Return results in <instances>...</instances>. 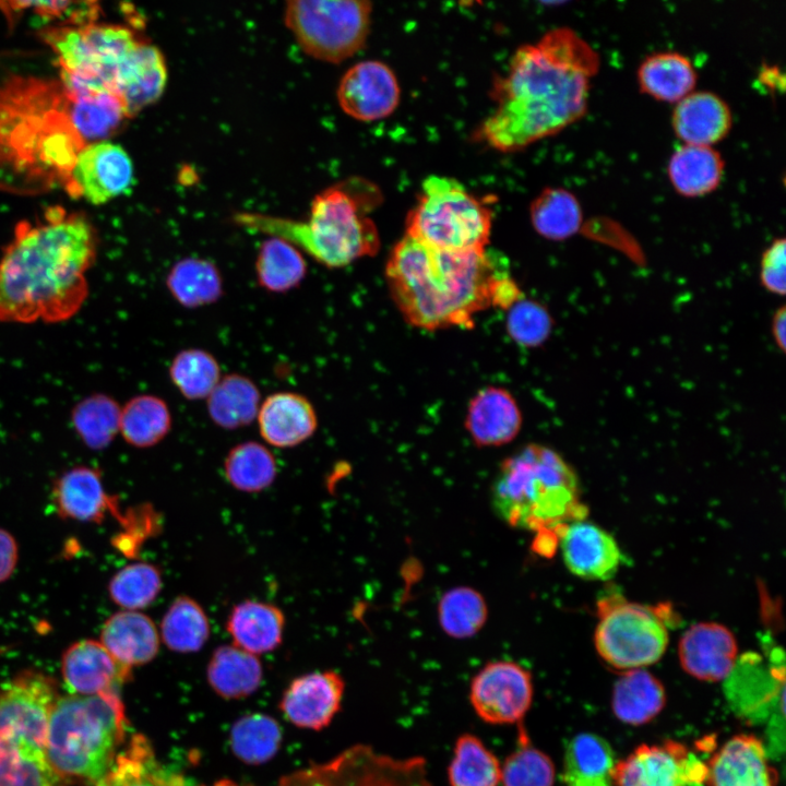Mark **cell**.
Wrapping results in <instances>:
<instances>
[{
	"label": "cell",
	"instance_id": "19",
	"mask_svg": "<svg viewBox=\"0 0 786 786\" xmlns=\"http://www.w3.org/2000/svg\"><path fill=\"white\" fill-rule=\"evenodd\" d=\"M344 689L342 676L333 670L307 674L289 684L281 708L294 725L319 730L338 712Z\"/></svg>",
	"mask_w": 786,
	"mask_h": 786
},
{
	"label": "cell",
	"instance_id": "33",
	"mask_svg": "<svg viewBox=\"0 0 786 786\" xmlns=\"http://www.w3.org/2000/svg\"><path fill=\"white\" fill-rule=\"evenodd\" d=\"M615 754L602 737L582 733L567 745L562 781L565 786H614Z\"/></svg>",
	"mask_w": 786,
	"mask_h": 786
},
{
	"label": "cell",
	"instance_id": "15",
	"mask_svg": "<svg viewBox=\"0 0 786 786\" xmlns=\"http://www.w3.org/2000/svg\"><path fill=\"white\" fill-rule=\"evenodd\" d=\"M68 177L71 193L99 205L131 190L134 168L122 146L99 141L80 150Z\"/></svg>",
	"mask_w": 786,
	"mask_h": 786
},
{
	"label": "cell",
	"instance_id": "36",
	"mask_svg": "<svg viewBox=\"0 0 786 786\" xmlns=\"http://www.w3.org/2000/svg\"><path fill=\"white\" fill-rule=\"evenodd\" d=\"M166 287L184 308H200L216 302L224 293L218 267L201 258L177 261L166 275Z\"/></svg>",
	"mask_w": 786,
	"mask_h": 786
},
{
	"label": "cell",
	"instance_id": "3",
	"mask_svg": "<svg viewBox=\"0 0 786 786\" xmlns=\"http://www.w3.org/2000/svg\"><path fill=\"white\" fill-rule=\"evenodd\" d=\"M385 277L404 319L425 330L469 329L476 313L509 309L522 295L500 253L439 250L406 234L391 251Z\"/></svg>",
	"mask_w": 786,
	"mask_h": 786
},
{
	"label": "cell",
	"instance_id": "8",
	"mask_svg": "<svg viewBox=\"0 0 786 786\" xmlns=\"http://www.w3.org/2000/svg\"><path fill=\"white\" fill-rule=\"evenodd\" d=\"M56 52L63 87L114 93L118 70L140 39L122 25L57 26L44 32Z\"/></svg>",
	"mask_w": 786,
	"mask_h": 786
},
{
	"label": "cell",
	"instance_id": "10",
	"mask_svg": "<svg viewBox=\"0 0 786 786\" xmlns=\"http://www.w3.org/2000/svg\"><path fill=\"white\" fill-rule=\"evenodd\" d=\"M372 5L369 1L294 0L285 8V23L309 56L341 62L366 43Z\"/></svg>",
	"mask_w": 786,
	"mask_h": 786
},
{
	"label": "cell",
	"instance_id": "12",
	"mask_svg": "<svg viewBox=\"0 0 786 786\" xmlns=\"http://www.w3.org/2000/svg\"><path fill=\"white\" fill-rule=\"evenodd\" d=\"M306 782V786H434L424 758H396L366 745L313 769Z\"/></svg>",
	"mask_w": 786,
	"mask_h": 786
},
{
	"label": "cell",
	"instance_id": "46",
	"mask_svg": "<svg viewBox=\"0 0 786 786\" xmlns=\"http://www.w3.org/2000/svg\"><path fill=\"white\" fill-rule=\"evenodd\" d=\"M120 413L121 408L114 398L93 394L75 405L72 424L86 446L100 450L118 433Z\"/></svg>",
	"mask_w": 786,
	"mask_h": 786
},
{
	"label": "cell",
	"instance_id": "7",
	"mask_svg": "<svg viewBox=\"0 0 786 786\" xmlns=\"http://www.w3.org/2000/svg\"><path fill=\"white\" fill-rule=\"evenodd\" d=\"M492 225L490 209L460 181L429 176L406 218V235L439 250L487 249Z\"/></svg>",
	"mask_w": 786,
	"mask_h": 786
},
{
	"label": "cell",
	"instance_id": "24",
	"mask_svg": "<svg viewBox=\"0 0 786 786\" xmlns=\"http://www.w3.org/2000/svg\"><path fill=\"white\" fill-rule=\"evenodd\" d=\"M730 107L716 93L693 91L675 104L671 127L683 144L714 146L730 132Z\"/></svg>",
	"mask_w": 786,
	"mask_h": 786
},
{
	"label": "cell",
	"instance_id": "31",
	"mask_svg": "<svg viewBox=\"0 0 786 786\" xmlns=\"http://www.w3.org/2000/svg\"><path fill=\"white\" fill-rule=\"evenodd\" d=\"M724 169V159L714 146L682 144L671 154L667 175L678 194L699 198L718 188Z\"/></svg>",
	"mask_w": 786,
	"mask_h": 786
},
{
	"label": "cell",
	"instance_id": "37",
	"mask_svg": "<svg viewBox=\"0 0 786 786\" xmlns=\"http://www.w3.org/2000/svg\"><path fill=\"white\" fill-rule=\"evenodd\" d=\"M211 687L223 698L239 699L258 689L262 679L259 658L236 645L217 647L209 663Z\"/></svg>",
	"mask_w": 786,
	"mask_h": 786
},
{
	"label": "cell",
	"instance_id": "32",
	"mask_svg": "<svg viewBox=\"0 0 786 786\" xmlns=\"http://www.w3.org/2000/svg\"><path fill=\"white\" fill-rule=\"evenodd\" d=\"M284 627L282 610L258 600L236 605L227 618V631L235 645L254 655L276 648L282 642Z\"/></svg>",
	"mask_w": 786,
	"mask_h": 786
},
{
	"label": "cell",
	"instance_id": "47",
	"mask_svg": "<svg viewBox=\"0 0 786 786\" xmlns=\"http://www.w3.org/2000/svg\"><path fill=\"white\" fill-rule=\"evenodd\" d=\"M281 741L282 731L278 724L263 714H251L240 718L230 734L235 754L251 764H260L273 758Z\"/></svg>",
	"mask_w": 786,
	"mask_h": 786
},
{
	"label": "cell",
	"instance_id": "16",
	"mask_svg": "<svg viewBox=\"0 0 786 786\" xmlns=\"http://www.w3.org/2000/svg\"><path fill=\"white\" fill-rule=\"evenodd\" d=\"M400 85L392 69L378 60H364L349 68L337 87L341 108L360 121L390 116L398 106Z\"/></svg>",
	"mask_w": 786,
	"mask_h": 786
},
{
	"label": "cell",
	"instance_id": "34",
	"mask_svg": "<svg viewBox=\"0 0 786 786\" xmlns=\"http://www.w3.org/2000/svg\"><path fill=\"white\" fill-rule=\"evenodd\" d=\"M665 702L663 684L643 668L624 671L614 686L612 711L624 724L639 726L648 723L659 714Z\"/></svg>",
	"mask_w": 786,
	"mask_h": 786
},
{
	"label": "cell",
	"instance_id": "13",
	"mask_svg": "<svg viewBox=\"0 0 786 786\" xmlns=\"http://www.w3.org/2000/svg\"><path fill=\"white\" fill-rule=\"evenodd\" d=\"M534 695L529 670L512 660L487 663L472 679L469 701L480 719L491 725L521 724Z\"/></svg>",
	"mask_w": 786,
	"mask_h": 786
},
{
	"label": "cell",
	"instance_id": "50",
	"mask_svg": "<svg viewBox=\"0 0 786 786\" xmlns=\"http://www.w3.org/2000/svg\"><path fill=\"white\" fill-rule=\"evenodd\" d=\"M552 319L548 310L540 303L519 299L509 308L507 330L520 345L536 347L550 335Z\"/></svg>",
	"mask_w": 786,
	"mask_h": 786
},
{
	"label": "cell",
	"instance_id": "30",
	"mask_svg": "<svg viewBox=\"0 0 786 786\" xmlns=\"http://www.w3.org/2000/svg\"><path fill=\"white\" fill-rule=\"evenodd\" d=\"M64 92L69 121L83 142L104 141L129 118L121 99L112 92H71L66 88Z\"/></svg>",
	"mask_w": 786,
	"mask_h": 786
},
{
	"label": "cell",
	"instance_id": "28",
	"mask_svg": "<svg viewBox=\"0 0 786 786\" xmlns=\"http://www.w3.org/2000/svg\"><path fill=\"white\" fill-rule=\"evenodd\" d=\"M96 786H187L184 777L162 764L143 735L132 736Z\"/></svg>",
	"mask_w": 786,
	"mask_h": 786
},
{
	"label": "cell",
	"instance_id": "43",
	"mask_svg": "<svg viewBox=\"0 0 786 786\" xmlns=\"http://www.w3.org/2000/svg\"><path fill=\"white\" fill-rule=\"evenodd\" d=\"M163 642L172 651H199L210 636V623L203 608L188 596L177 597L160 623Z\"/></svg>",
	"mask_w": 786,
	"mask_h": 786
},
{
	"label": "cell",
	"instance_id": "57",
	"mask_svg": "<svg viewBox=\"0 0 786 786\" xmlns=\"http://www.w3.org/2000/svg\"><path fill=\"white\" fill-rule=\"evenodd\" d=\"M778 71L776 68H767L761 72L760 81L764 83L766 86H771L772 84L776 87L778 86Z\"/></svg>",
	"mask_w": 786,
	"mask_h": 786
},
{
	"label": "cell",
	"instance_id": "23",
	"mask_svg": "<svg viewBox=\"0 0 786 786\" xmlns=\"http://www.w3.org/2000/svg\"><path fill=\"white\" fill-rule=\"evenodd\" d=\"M167 82L166 61L160 50L139 40L121 63L114 93L131 117L156 102Z\"/></svg>",
	"mask_w": 786,
	"mask_h": 786
},
{
	"label": "cell",
	"instance_id": "41",
	"mask_svg": "<svg viewBox=\"0 0 786 786\" xmlns=\"http://www.w3.org/2000/svg\"><path fill=\"white\" fill-rule=\"evenodd\" d=\"M448 781L450 786H499L501 764L477 736L465 733L455 740Z\"/></svg>",
	"mask_w": 786,
	"mask_h": 786
},
{
	"label": "cell",
	"instance_id": "9",
	"mask_svg": "<svg viewBox=\"0 0 786 786\" xmlns=\"http://www.w3.org/2000/svg\"><path fill=\"white\" fill-rule=\"evenodd\" d=\"M597 606L599 621L594 642L608 665L632 670L660 659L668 645L667 620L662 610L611 593Z\"/></svg>",
	"mask_w": 786,
	"mask_h": 786
},
{
	"label": "cell",
	"instance_id": "27",
	"mask_svg": "<svg viewBox=\"0 0 786 786\" xmlns=\"http://www.w3.org/2000/svg\"><path fill=\"white\" fill-rule=\"evenodd\" d=\"M99 642L115 659L129 668L151 662L159 648L154 622L136 610L111 615L102 627Z\"/></svg>",
	"mask_w": 786,
	"mask_h": 786
},
{
	"label": "cell",
	"instance_id": "45",
	"mask_svg": "<svg viewBox=\"0 0 786 786\" xmlns=\"http://www.w3.org/2000/svg\"><path fill=\"white\" fill-rule=\"evenodd\" d=\"M169 378L183 397L196 401L207 398L222 377L219 364L210 352L187 348L172 358Z\"/></svg>",
	"mask_w": 786,
	"mask_h": 786
},
{
	"label": "cell",
	"instance_id": "55",
	"mask_svg": "<svg viewBox=\"0 0 786 786\" xmlns=\"http://www.w3.org/2000/svg\"><path fill=\"white\" fill-rule=\"evenodd\" d=\"M17 559L19 547L15 538L7 529L0 527V583L12 575Z\"/></svg>",
	"mask_w": 786,
	"mask_h": 786
},
{
	"label": "cell",
	"instance_id": "17",
	"mask_svg": "<svg viewBox=\"0 0 786 786\" xmlns=\"http://www.w3.org/2000/svg\"><path fill=\"white\" fill-rule=\"evenodd\" d=\"M558 539L568 570L582 579H611L623 560L615 538L599 526L582 520L559 526Z\"/></svg>",
	"mask_w": 786,
	"mask_h": 786
},
{
	"label": "cell",
	"instance_id": "2",
	"mask_svg": "<svg viewBox=\"0 0 786 786\" xmlns=\"http://www.w3.org/2000/svg\"><path fill=\"white\" fill-rule=\"evenodd\" d=\"M98 236L81 213L49 209L20 222L0 255V322L60 323L88 297Z\"/></svg>",
	"mask_w": 786,
	"mask_h": 786
},
{
	"label": "cell",
	"instance_id": "53",
	"mask_svg": "<svg viewBox=\"0 0 786 786\" xmlns=\"http://www.w3.org/2000/svg\"><path fill=\"white\" fill-rule=\"evenodd\" d=\"M118 521L124 534L116 537L114 545L131 556L145 538L157 532L159 525L157 514L150 505L130 508L120 514Z\"/></svg>",
	"mask_w": 786,
	"mask_h": 786
},
{
	"label": "cell",
	"instance_id": "58",
	"mask_svg": "<svg viewBox=\"0 0 786 786\" xmlns=\"http://www.w3.org/2000/svg\"><path fill=\"white\" fill-rule=\"evenodd\" d=\"M212 786H239V785H237V784H235V783H233V782H230V781L224 779V781H219V782L215 783V784L212 785Z\"/></svg>",
	"mask_w": 786,
	"mask_h": 786
},
{
	"label": "cell",
	"instance_id": "52",
	"mask_svg": "<svg viewBox=\"0 0 786 786\" xmlns=\"http://www.w3.org/2000/svg\"><path fill=\"white\" fill-rule=\"evenodd\" d=\"M14 13L28 12L33 23H50L58 21L80 26L93 23L99 9L93 1H14L4 3Z\"/></svg>",
	"mask_w": 786,
	"mask_h": 786
},
{
	"label": "cell",
	"instance_id": "4",
	"mask_svg": "<svg viewBox=\"0 0 786 786\" xmlns=\"http://www.w3.org/2000/svg\"><path fill=\"white\" fill-rule=\"evenodd\" d=\"M381 202L374 183L353 177L317 194L306 221L248 212L235 214L234 221L287 240L324 266L343 267L378 252L380 237L369 213Z\"/></svg>",
	"mask_w": 786,
	"mask_h": 786
},
{
	"label": "cell",
	"instance_id": "38",
	"mask_svg": "<svg viewBox=\"0 0 786 786\" xmlns=\"http://www.w3.org/2000/svg\"><path fill=\"white\" fill-rule=\"evenodd\" d=\"M254 269L261 288L283 294L302 283L307 274V262L293 243L271 236L261 243Z\"/></svg>",
	"mask_w": 786,
	"mask_h": 786
},
{
	"label": "cell",
	"instance_id": "14",
	"mask_svg": "<svg viewBox=\"0 0 786 786\" xmlns=\"http://www.w3.org/2000/svg\"><path fill=\"white\" fill-rule=\"evenodd\" d=\"M706 765L676 741L642 745L616 763L614 786H690L705 779Z\"/></svg>",
	"mask_w": 786,
	"mask_h": 786
},
{
	"label": "cell",
	"instance_id": "21",
	"mask_svg": "<svg viewBox=\"0 0 786 786\" xmlns=\"http://www.w3.org/2000/svg\"><path fill=\"white\" fill-rule=\"evenodd\" d=\"M708 786H778L763 743L753 735L730 738L706 765Z\"/></svg>",
	"mask_w": 786,
	"mask_h": 786
},
{
	"label": "cell",
	"instance_id": "6",
	"mask_svg": "<svg viewBox=\"0 0 786 786\" xmlns=\"http://www.w3.org/2000/svg\"><path fill=\"white\" fill-rule=\"evenodd\" d=\"M126 729L119 692L58 698L48 726V760L68 782L96 784L112 765Z\"/></svg>",
	"mask_w": 786,
	"mask_h": 786
},
{
	"label": "cell",
	"instance_id": "42",
	"mask_svg": "<svg viewBox=\"0 0 786 786\" xmlns=\"http://www.w3.org/2000/svg\"><path fill=\"white\" fill-rule=\"evenodd\" d=\"M438 621L442 631L453 639L476 635L488 619L484 596L471 586H456L446 591L438 603Z\"/></svg>",
	"mask_w": 786,
	"mask_h": 786
},
{
	"label": "cell",
	"instance_id": "20",
	"mask_svg": "<svg viewBox=\"0 0 786 786\" xmlns=\"http://www.w3.org/2000/svg\"><path fill=\"white\" fill-rule=\"evenodd\" d=\"M738 646L734 634L723 624L700 622L681 636L678 655L686 672L702 681L728 678L736 665Z\"/></svg>",
	"mask_w": 786,
	"mask_h": 786
},
{
	"label": "cell",
	"instance_id": "51",
	"mask_svg": "<svg viewBox=\"0 0 786 786\" xmlns=\"http://www.w3.org/2000/svg\"><path fill=\"white\" fill-rule=\"evenodd\" d=\"M67 783L48 758L0 753V786H66Z\"/></svg>",
	"mask_w": 786,
	"mask_h": 786
},
{
	"label": "cell",
	"instance_id": "5",
	"mask_svg": "<svg viewBox=\"0 0 786 786\" xmlns=\"http://www.w3.org/2000/svg\"><path fill=\"white\" fill-rule=\"evenodd\" d=\"M491 504L508 525L537 532L556 531L584 513L573 469L557 452L535 443L500 464Z\"/></svg>",
	"mask_w": 786,
	"mask_h": 786
},
{
	"label": "cell",
	"instance_id": "54",
	"mask_svg": "<svg viewBox=\"0 0 786 786\" xmlns=\"http://www.w3.org/2000/svg\"><path fill=\"white\" fill-rule=\"evenodd\" d=\"M761 285L772 294L784 296L786 291V240L774 239L763 251L760 262Z\"/></svg>",
	"mask_w": 786,
	"mask_h": 786
},
{
	"label": "cell",
	"instance_id": "49",
	"mask_svg": "<svg viewBox=\"0 0 786 786\" xmlns=\"http://www.w3.org/2000/svg\"><path fill=\"white\" fill-rule=\"evenodd\" d=\"M160 571L147 562H135L119 570L108 583L110 599L126 610H136L154 602L162 590Z\"/></svg>",
	"mask_w": 786,
	"mask_h": 786
},
{
	"label": "cell",
	"instance_id": "35",
	"mask_svg": "<svg viewBox=\"0 0 786 786\" xmlns=\"http://www.w3.org/2000/svg\"><path fill=\"white\" fill-rule=\"evenodd\" d=\"M261 405L260 391L248 377L230 373L222 377L206 398L212 421L227 430L250 425Z\"/></svg>",
	"mask_w": 786,
	"mask_h": 786
},
{
	"label": "cell",
	"instance_id": "22",
	"mask_svg": "<svg viewBox=\"0 0 786 786\" xmlns=\"http://www.w3.org/2000/svg\"><path fill=\"white\" fill-rule=\"evenodd\" d=\"M117 501L106 492L99 471L90 466L68 469L52 486V503L62 519L102 523L110 513L118 520L121 512Z\"/></svg>",
	"mask_w": 786,
	"mask_h": 786
},
{
	"label": "cell",
	"instance_id": "40",
	"mask_svg": "<svg viewBox=\"0 0 786 786\" xmlns=\"http://www.w3.org/2000/svg\"><path fill=\"white\" fill-rule=\"evenodd\" d=\"M171 429L167 403L153 394L136 395L121 408L119 431L130 445L150 448L160 442Z\"/></svg>",
	"mask_w": 786,
	"mask_h": 786
},
{
	"label": "cell",
	"instance_id": "39",
	"mask_svg": "<svg viewBox=\"0 0 786 786\" xmlns=\"http://www.w3.org/2000/svg\"><path fill=\"white\" fill-rule=\"evenodd\" d=\"M534 229L550 240H564L582 227L583 211L576 195L563 188H545L531 203Z\"/></svg>",
	"mask_w": 786,
	"mask_h": 786
},
{
	"label": "cell",
	"instance_id": "56",
	"mask_svg": "<svg viewBox=\"0 0 786 786\" xmlns=\"http://www.w3.org/2000/svg\"><path fill=\"white\" fill-rule=\"evenodd\" d=\"M772 334L773 338L779 348L785 352L786 348V308L785 306L779 307L772 319Z\"/></svg>",
	"mask_w": 786,
	"mask_h": 786
},
{
	"label": "cell",
	"instance_id": "29",
	"mask_svg": "<svg viewBox=\"0 0 786 786\" xmlns=\"http://www.w3.org/2000/svg\"><path fill=\"white\" fill-rule=\"evenodd\" d=\"M640 91L659 102L678 103L694 91L698 74L681 52L662 50L646 56L636 71Z\"/></svg>",
	"mask_w": 786,
	"mask_h": 786
},
{
	"label": "cell",
	"instance_id": "26",
	"mask_svg": "<svg viewBox=\"0 0 786 786\" xmlns=\"http://www.w3.org/2000/svg\"><path fill=\"white\" fill-rule=\"evenodd\" d=\"M522 426L521 410L504 389L486 386L469 402L465 427L478 446H500L511 442Z\"/></svg>",
	"mask_w": 786,
	"mask_h": 786
},
{
	"label": "cell",
	"instance_id": "44",
	"mask_svg": "<svg viewBox=\"0 0 786 786\" xmlns=\"http://www.w3.org/2000/svg\"><path fill=\"white\" fill-rule=\"evenodd\" d=\"M225 475L236 488L246 492L261 491L276 476V461L263 444L247 441L235 445L224 462Z\"/></svg>",
	"mask_w": 786,
	"mask_h": 786
},
{
	"label": "cell",
	"instance_id": "48",
	"mask_svg": "<svg viewBox=\"0 0 786 786\" xmlns=\"http://www.w3.org/2000/svg\"><path fill=\"white\" fill-rule=\"evenodd\" d=\"M517 747L501 765L502 786H552L555 765L551 759L535 748L521 726Z\"/></svg>",
	"mask_w": 786,
	"mask_h": 786
},
{
	"label": "cell",
	"instance_id": "11",
	"mask_svg": "<svg viewBox=\"0 0 786 786\" xmlns=\"http://www.w3.org/2000/svg\"><path fill=\"white\" fill-rule=\"evenodd\" d=\"M57 699L55 682L40 671L26 670L5 682L0 689V753L47 757L49 719Z\"/></svg>",
	"mask_w": 786,
	"mask_h": 786
},
{
	"label": "cell",
	"instance_id": "25",
	"mask_svg": "<svg viewBox=\"0 0 786 786\" xmlns=\"http://www.w3.org/2000/svg\"><path fill=\"white\" fill-rule=\"evenodd\" d=\"M261 437L276 448L305 442L317 430L318 417L310 401L295 392H276L261 402L258 416Z\"/></svg>",
	"mask_w": 786,
	"mask_h": 786
},
{
	"label": "cell",
	"instance_id": "18",
	"mask_svg": "<svg viewBox=\"0 0 786 786\" xmlns=\"http://www.w3.org/2000/svg\"><path fill=\"white\" fill-rule=\"evenodd\" d=\"M61 672L71 694L95 695L119 692L131 668L115 659L99 641L85 639L64 651Z\"/></svg>",
	"mask_w": 786,
	"mask_h": 786
},
{
	"label": "cell",
	"instance_id": "1",
	"mask_svg": "<svg viewBox=\"0 0 786 786\" xmlns=\"http://www.w3.org/2000/svg\"><path fill=\"white\" fill-rule=\"evenodd\" d=\"M599 67L594 47L567 26L519 47L505 75L493 84L496 108L476 139L497 151L516 152L559 133L586 114Z\"/></svg>",
	"mask_w": 786,
	"mask_h": 786
}]
</instances>
